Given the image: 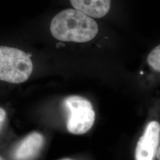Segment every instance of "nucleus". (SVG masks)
Returning a JSON list of instances; mask_svg holds the SVG:
<instances>
[{
  "label": "nucleus",
  "mask_w": 160,
  "mask_h": 160,
  "mask_svg": "<svg viewBox=\"0 0 160 160\" xmlns=\"http://www.w3.org/2000/svg\"><path fill=\"white\" fill-rule=\"evenodd\" d=\"M50 31L59 41L84 43L97 36L98 27L92 17L76 9H66L52 19Z\"/></svg>",
  "instance_id": "f257e3e1"
},
{
  "label": "nucleus",
  "mask_w": 160,
  "mask_h": 160,
  "mask_svg": "<svg viewBox=\"0 0 160 160\" xmlns=\"http://www.w3.org/2000/svg\"><path fill=\"white\" fill-rule=\"evenodd\" d=\"M33 70L29 56L15 48H0V79L13 84L22 83L28 80Z\"/></svg>",
  "instance_id": "f03ea898"
},
{
  "label": "nucleus",
  "mask_w": 160,
  "mask_h": 160,
  "mask_svg": "<svg viewBox=\"0 0 160 160\" xmlns=\"http://www.w3.org/2000/svg\"><path fill=\"white\" fill-rule=\"evenodd\" d=\"M63 106L68 113L67 127L70 133L82 135L92 128L96 115L89 100L79 96H71L64 99Z\"/></svg>",
  "instance_id": "7ed1b4c3"
},
{
  "label": "nucleus",
  "mask_w": 160,
  "mask_h": 160,
  "mask_svg": "<svg viewBox=\"0 0 160 160\" xmlns=\"http://www.w3.org/2000/svg\"><path fill=\"white\" fill-rule=\"evenodd\" d=\"M160 142V123L157 120L149 121L142 135L138 141L135 160H154Z\"/></svg>",
  "instance_id": "20e7f679"
},
{
  "label": "nucleus",
  "mask_w": 160,
  "mask_h": 160,
  "mask_svg": "<svg viewBox=\"0 0 160 160\" xmlns=\"http://www.w3.org/2000/svg\"><path fill=\"white\" fill-rule=\"evenodd\" d=\"M44 142V138L39 133H30L18 144L13 153L14 160H33L40 152Z\"/></svg>",
  "instance_id": "39448f33"
},
{
  "label": "nucleus",
  "mask_w": 160,
  "mask_h": 160,
  "mask_svg": "<svg viewBox=\"0 0 160 160\" xmlns=\"http://www.w3.org/2000/svg\"><path fill=\"white\" fill-rule=\"evenodd\" d=\"M75 9L92 18H100L109 12L111 0H69Z\"/></svg>",
  "instance_id": "423d86ee"
},
{
  "label": "nucleus",
  "mask_w": 160,
  "mask_h": 160,
  "mask_svg": "<svg viewBox=\"0 0 160 160\" xmlns=\"http://www.w3.org/2000/svg\"><path fill=\"white\" fill-rule=\"evenodd\" d=\"M147 62L152 70L160 72V45L149 52L147 57Z\"/></svg>",
  "instance_id": "0eeeda50"
},
{
  "label": "nucleus",
  "mask_w": 160,
  "mask_h": 160,
  "mask_svg": "<svg viewBox=\"0 0 160 160\" xmlns=\"http://www.w3.org/2000/svg\"><path fill=\"white\" fill-rule=\"evenodd\" d=\"M6 113L5 110L2 108L0 109V121H1V128H2V125L5 120L6 118Z\"/></svg>",
  "instance_id": "6e6552de"
},
{
  "label": "nucleus",
  "mask_w": 160,
  "mask_h": 160,
  "mask_svg": "<svg viewBox=\"0 0 160 160\" xmlns=\"http://www.w3.org/2000/svg\"><path fill=\"white\" fill-rule=\"evenodd\" d=\"M156 158H157V160H160V143L159 146H158V149H157V151Z\"/></svg>",
  "instance_id": "1a4fd4ad"
},
{
  "label": "nucleus",
  "mask_w": 160,
  "mask_h": 160,
  "mask_svg": "<svg viewBox=\"0 0 160 160\" xmlns=\"http://www.w3.org/2000/svg\"><path fill=\"white\" fill-rule=\"evenodd\" d=\"M60 160H72V159H70V158H63V159H61Z\"/></svg>",
  "instance_id": "9d476101"
},
{
  "label": "nucleus",
  "mask_w": 160,
  "mask_h": 160,
  "mask_svg": "<svg viewBox=\"0 0 160 160\" xmlns=\"http://www.w3.org/2000/svg\"><path fill=\"white\" fill-rule=\"evenodd\" d=\"M1 160H3V159H2V157H1Z\"/></svg>",
  "instance_id": "9b49d317"
},
{
  "label": "nucleus",
  "mask_w": 160,
  "mask_h": 160,
  "mask_svg": "<svg viewBox=\"0 0 160 160\" xmlns=\"http://www.w3.org/2000/svg\"></svg>",
  "instance_id": "f8f14e48"
}]
</instances>
